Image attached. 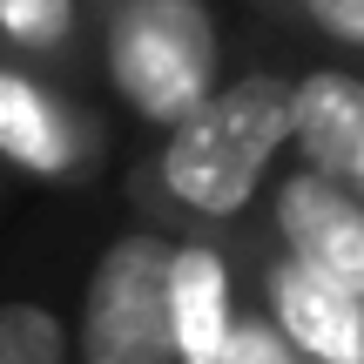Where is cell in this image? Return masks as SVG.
I'll list each match as a JSON object with an SVG mask.
<instances>
[{"mask_svg":"<svg viewBox=\"0 0 364 364\" xmlns=\"http://www.w3.org/2000/svg\"><path fill=\"white\" fill-rule=\"evenodd\" d=\"M75 27V0H0V34L21 48H61Z\"/></svg>","mask_w":364,"mask_h":364,"instance_id":"obj_10","label":"cell"},{"mask_svg":"<svg viewBox=\"0 0 364 364\" xmlns=\"http://www.w3.org/2000/svg\"><path fill=\"white\" fill-rule=\"evenodd\" d=\"M277 230L290 243V263L338 290H358L364 284V216L351 196L324 189L317 176H297L284 182L277 196Z\"/></svg>","mask_w":364,"mask_h":364,"instance_id":"obj_5","label":"cell"},{"mask_svg":"<svg viewBox=\"0 0 364 364\" xmlns=\"http://www.w3.org/2000/svg\"><path fill=\"white\" fill-rule=\"evenodd\" d=\"M81 364H176L169 338V250L156 236H122L88 277Z\"/></svg>","mask_w":364,"mask_h":364,"instance_id":"obj_3","label":"cell"},{"mask_svg":"<svg viewBox=\"0 0 364 364\" xmlns=\"http://www.w3.org/2000/svg\"><path fill=\"white\" fill-rule=\"evenodd\" d=\"M284 102L290 88L277 75H250L236 88L209 95L189 122H176L169 149H162L169 196L203 216H236L257 196V176L270 169L277 142H284Z\"/></svg>","mask_w":364,"mask_h":364,"instance_id":"obj_1","label":"cell"},{"mask_svg":"<svg viewBox=\"0 0 364 364\" xmlns=\"http://www.w3.org/2000/svg\"><path fill=\"white\" fill-rule=\"evenodd\" d=\"M108 68L135 115L176 129L216 95V21L203 0H129L108 27Z\"/></svg>","mask_w":364,"mask_h":364,"instance_id":"obj_2","label":"cell"},{"mask_svg":"<svg viewBox=\"0 0 364 364\" xmlns=\"http://www.w3.org/2000/svg\"><path fill=\"white\" fill-rule=\"evenodd\" d=\"M223 364H290V351H284V338L270 324H230Z\"/></svg>","mask_w":364,"mask_h":364,"instance_id":"obj_11","label":"cell"},{"mask_svg":"<svg viewBox=\"0 0 364 364\" xmlns=\"http://www.w3.org/2000/svg\"><path fill=\"white\" fill-rule=\"evenodd\" d=\"M0 364H68V331L48 304H0Z\"/></svg>","mask_w":364,"mask_h":364,"instance_id":"obj_9","label":"cell"},{"mask_svg":"<svg viewBox=\"0 0 364 364\" xmlns=\"http://www.w3.org/2000/svg\"><path fill=\"white\" fill-rule=\"evenodd\" d=\"M169 338L176 364H223L230 344V277L203 243L169 257Z\"/></svg>","mask_w":364,"mask_h":364,"instance_id":"obj_6","label":"cell"},{"mask_svg":"<svg viewBox=\"0 0 364 364\" xmlns=\"http://www.w3.org/2000/svg\"><path fill=\"white\" fill-rule=\"evenodd\" d=\"M284 142H297L311 156V169L324 189L351 196L364 189V95L351 75L324 68V75L297 81V95L284 102Z\"/></svg>","mask_w":364,"mask_h":364,"instance_id":"obj_4","label":"cell"},{"mask_svg":"<svg viewBox=\"0 0 364 364\" xmlns=\"http://www.w3.org/2000/svg\"><path fill=\"white\" fill-rule=\"evenodd\" d=\"M0 156L34 176H68L81 162V135L61 115V102L41 95L34 81L7 75V68H0Z\"/></svg>","mask_w":364,"mask_h":364,"instance_id":"obj_8","label":"cell"},{"mask_svg":"<svg viewBox=\"0 0 364 364\" xmlns=\"http://www.w3.org/2000/svg\"><path fill=\"white\" fill-rule=\"evenodd\" d=\"M270 297H277L284 331H290L311 358H324V364H358V358H364L358 290H338V284H324V277L284 263V270H277V284H270Z\"/></svg>","mask_w":364,"mask_h":364,"instance_id":"obj_7","label":"cell"},{"mask_svg":"<svg viewBox=\"0 0 364 364\" xmlns=\"http://www.w3.org/2000/svg\"><path fill=\"white\" fill-rule=\"evenodd\" d=\"M331 41H364V0H304Z\"/></svg>","mask_w":364,"mask_h":364,"instance_id":"obj_12","label":"cell"}]
</instances>
